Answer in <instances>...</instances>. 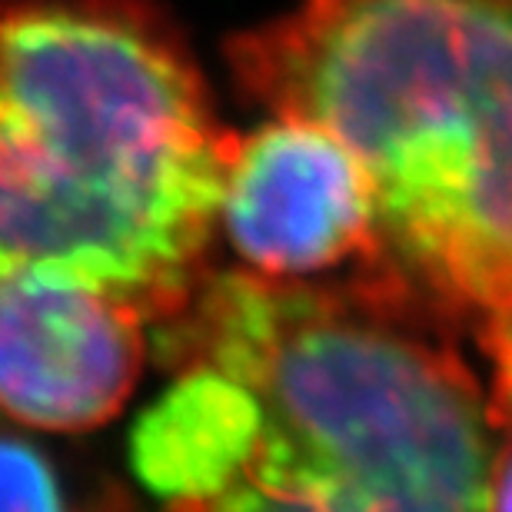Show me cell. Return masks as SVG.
I'll return each instance as SVG.
<instances>
[{
	"instance_id": "obj_1",
	"label": "cell",
	"mask_w": 512,
	"mask_h": 512,
	"mask_svg": "<svg viewBox=\"0 0 512 512\" xmlns=\"http://www.w3.org/2000/svg\"><path fill=\"white\" fill-rule=\"evenodd\" d=\"M233 147L147 0H0V280L170 320L207 273Z\"/></svg>"
},
{
	"instance_id": "obj_2",
	"label": "cell",
	"mask_w": 512,
	"mask_h": 512,
	"mask_svg": "<svg viewBox=\"0 0 512 512\" xmlns=\"http://www.w3.org/2000/svg\"><path fill=\"white\" fill-rule=\"evenodd\" d=\"M153 353L227 373L256 433L227 483L167 512H489L493 416L446 320L386 286L203 273Z\"/></svg>"
},
{
	"instance_id": "obj_3",
	"label": "cell",
	"mask_w": 512,
	"mask_h": 512,
	"mask_svg": "<svg viewBox=\"0 0 512 512\" xmlns=\"http://www.w3.org/2000/svg\"><path fill=\"white\" fill-rule=\"evenodd\" d=\"M227 57L363 167L366 280L439 320L512 303V0H303Z\"/></svg>"
},
{
	"instance_id": "obj_4",
	"label": "cell",
	"mask_w": 512,
	"mask_h": 512,
	"mask_svg": "<svg viewBox=\"0 0 512 512\" xmlns=\"http://www.w3.org/2000/svg\"><path fill=\"white\" fill-rule=\"evenodd\" d=\"M220 223L253 273L300 280L366 253L373 230L370 183L330 130L273 117L237 137Z\"/></svg>"
},
{
	"instance_id": "obj_5",
	"label": "cell",
	"mask_w": 512,
	"mask_h": 512,
	"mask_svg": "<svg viewBox=\"0 0 512 512\" xmlns=\"http://www.w3.org/2000/svg\"><path fill=\"white\" fill-rule=\"evenodd\" d=\"M143 326L84 286L0 280V416L47 433L110 423L140 380Z\"/></svg>"
},
{
	"instance_id": "obj_6",
	"label": "cell",
	"mask_w": 512,
	"mask_h": 512,
	"mask_svg": "<svg viewBox=\"0 0 512 512\" xmlns=\"http://www.w3.org/2000/svg\"><path fill=\"white\" fill-rule=\"evenodd\" d=\"M256 433V399L207 366L177 370L130 433V466L167 506L213 496L237 473Z\"/></svg>"
},
{
	"instance_id": "obj_7",
	"label": "cell",
	"mask_w": 512,
	"mask_h": 512,
	"mask_svg": "<svg viewBox=\"0 0 512 512\" xmlns=\"http://www.w3.org/2000/svg\"><path fill=\"white\" fill-rule=\"evenodd\" d=\"M0 512H84L57 459L7 426H0Z\"/></svg>"
},
{
	"instance_id": "obj_8",
	"label": "cell",
	"mask_w": 512,
	"mask_h": 512,
	"mask_svg": "<svg viewBox=\"0 0 512 512\" xmlns=\"http://www.w3.org/2000/svg\"><path fill=\"white\" fill-rule=\"evenodd\" d=\"M486 356L493 363V393H489V416L493 426H512V303L479 323Z\"/></svg>"
},
{
	"instance_id": "obj_9",
	"label": "cell",
	"mask_w": 512,
	"mask_h": 512,
	"mask_svg": "<svg viewBox=\"0 0 512 512\" xmlns=\"http://www.w3.org/2000/svg\"><path fill=\"white\" fill-rule=\"evenodd\" d=\"M503 446H496L493 469H489V512H512V426L499 429Z\"/></svg>"
}]
</instances>
